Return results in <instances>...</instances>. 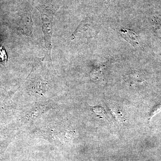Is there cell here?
<instances>
[{"label": "cell", "mask_w": 161, "mask_h": 161, "mask_svg": "<svg viewBox=\"0 0 161 161\" xmlns=\"http://www.w3.org/2000/svg\"><path fill=\"white\" fill-rule=\"evenodd\" d=\"M41 14L43 21V30L45 38V47L49 58L51 61V52L52 47L51 40L53 30L52 21L53 15L44 14L43 12Z\"/></svg>", "instance_id": "obj_1"}, {"label": "cell", "mask_w": 161, "mask_h": 161, "mask_svg": "<svg viewBox=\"0 0 161 161\" xmlns=\"http://www.w3.org/2000/svg\"><path fill=\"white\" fill-rule=\"evenodd\" d=\"M119 33L122 37L133 46H136L139 45V38L138 35L135 32L131 30L122 28L119 30Z\"/></svg>", "instance_id": "obj_3"}, {"label": "cell", "mask_w": 161, "mask_h": 161, "mask_svg": "<svg viewBox=\"0 0 161 161\" xmlns=\"http://www.w3.org/2000/svg\"><path fill=\"white\" fill-rule=\"evenodd\" d=\"M91 28L92 24L88 23L87 22L81 23L72 35V40H75L76 38L86 37V36H87V35L89 34L90 32L88 31H91Z\"/></svg>", "instance_id": "obj_4"}, {"label": "cell", "mask_w": 161, "mask_h": 161, "mask_svg": "<svg viewBox=\"0 0 161 161\" xmlns=\"http://www.w3.org/2000/svg\"><path fill=\"white\" fill-rule=\"evenodd\" d=\"M7 59L6 52L2 47H0V61H6Z\"/></svg>", "instance_id": "obj_7"}, {"label": "cell", "mask_w": 161, "mask_h": 161, "mask_svg": "<svg viewBox=\"0 0 161 161\" xmlns=\"http://www.w3.org/2000/svg\"><path fill=\"white\" fill-rule=\"evenodd\" d=\"M104 66H100L96 68L92 71L91 76L93 79L100 78L102 75L103 69L104 68Z\"/></svg>", "instance_id": "obj_5"}, {"label": "cell", "mask_w": 161, "mask_h": 161, "mask_svg": "<svg viewBox=\"0 0 161 161\" xmlns=\"http://www.w3.org/2000/svg\"><path fill=\"white\" fill-rule=\"evenodd\" d=\"M153 29L157 36L161 41V22L159 21H156L153 24Z\"/></svg>", "instance_id": "obj_6"}, {"label": "cell", "mask_w": 161, "mask_h": 161, "mask_svg": "<svg viewBox=\"0 0 161 161\" xmlns=\"http://www.w3.org/2000/svg\"><path fill=\"white\" fill-rule=\"evenodd\" d=\"M124 79L125 81L130 86L142 85L145 82L144 75L139 71H131L125 75Z\"/></svg>", "instance_id": "obj_2"}]
</instances>
